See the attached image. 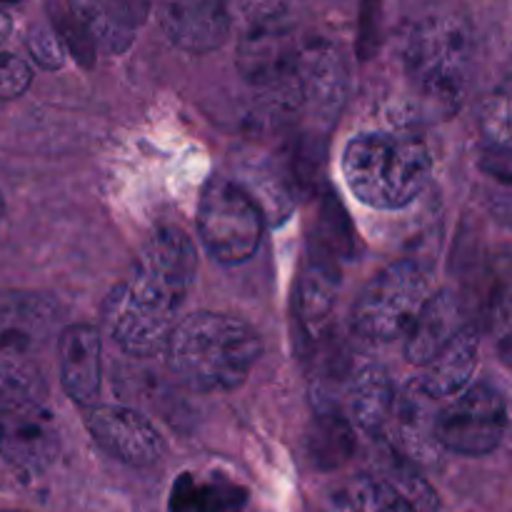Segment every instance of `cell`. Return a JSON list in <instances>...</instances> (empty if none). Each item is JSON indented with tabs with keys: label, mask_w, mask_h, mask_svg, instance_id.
<instances>
[{
	"label": "cell",
	"mask_w": 512,
	"mask_h": 512,
	"mask_svg": "<svg viewBox=\"0 0 512 512\" xmlns=\"http://www.w3.org/2000/svg\"><path fill=\"white\" fill-rule=\"evenodd\" d=\"M45 403V380L30 353L0 350V413Z\"/></svg>",
	"instance_id": "21"
},
{
	"label": "cell",
	"mask_w": 512,
	"mask_h": 512,
	"mask_svg": "<svg viewBox=\"0 0 512 512\" xmlns=\"http://www.w3.org/2000/svg\"><path fill=\"white\" fill-rule=\"evenodd\" d=\"M320 512H413L403 495L380 475L345 480L325 498Z\"/></svg>",
	"instance_id": "19"
},
{
	"label": "cell",
	"mask_w": 512,
	"mask_h": 512,
	"mask_svg": "<svg viewBox=\"0 0 512 512\" xmlns=\"http://www.w3.org/2000/svg\"><path fill=\"white\" fill-rule=\"evenodd\" d=\"M158 20L170 43L188 53H210L233 30L228 0H155Z\"/></svg>",
	"instance_id": "10"
},
{
	"label": "cell",
	"mask_w": 512,
	"mask_h": 512,
	"mask_svg": "<svg viewBox=\"0 0 512 512\" xmlns=\"http://www.w3.org/2000/svg\"><path fill=\"white\" fill-rule=\"evenodd\" d=\"M348 400L355 423L368 433H380L390 423L398 395L383 365H365L350 380Z\"/></svg>",
	"instance_id": "18"
},
{
	"label": "cell",
	"mask_w": 512,
	"mask_h": 512,
	"mask_svg": "<svg viewBox=\"0 0 512 512\" xmlns=\"http://www.w3.org/2000/svg\"><path fill=\"white\" fill-rule=\"evenodd\" d=\"M478 123L485 145L512 153V75L483 100Z\"/></svg>",
	"instance_id": "26"
},
{
	"label": "cell",
	"mask_w": 512,
	"mask_h": 512,
	"mask_svg": "<svg viewBox=\"0 0 512 512\" xmlns=\"http://www.w3.org/2000/svg\"><path fill=\"white\" fill-rule=\"evenodd\" d=\"M165 350L173 373L190 388L228 393L248 380L263 343L245 320L200 310L175 325Z\"/></svg>",
	"instance_id": "2"
},
{
	"label": "cell",
	"mask_w": 512,
	"mask_h": 512,
	"mask_svg": "<svg viewBox=\"0 0 512 512\" xmlns=\"http://www.w3.org/2000/svg\"><path fill=\"white\" fill-rule=\"evenodd\" d=\"M508 430V408L503 395L490 385H468L460 395L450 398L443 410H438L433 423L435 443L450 453L488 455L503 443Z\"/></svg>",
	"instance_id": "7"
},
{
	"label": "cell",
	"mask_w": 512,
	"mask_h": 512,
	"mask_svg": "<svg viewBox=\"0 0 512 512\" xmlns=\"http://www.w3.org/2000/svg\"><path fill=\"white\" fill-rule=\"evenodd\" d=\"M70 10L88 25L95 43L120 53L133 43V33L145 23L153 0H68Z\"/></svg>",
	"instance_id": "15"
},
{
	"label": "cell",
	"mask_w": 512,
	"mask_h": 512,
	"mask_svg": "<svg viewBox=\"0 0 512 512\" xmlns=\"http://www.w3.org/2000/svg\"><path fill=\"white\" fill-rule=\"evenodd\" d=\"M60 435L45 403L0 413V455L28 475L45 473L58 460Z\"/></svg>",
	"instance_id": "9"
},
{
	"label": "cell",
	"mask_w": 512,
	"mask_h": 512,
	"mask_svg": "<svg viewBox=\"0 0 512 512\" xmlns=\"http://www.w3.org/2000/svg\"><path fill=\"white\" fill-rule=\"evenodd\" d=\"M10 33H13V20H10L8 13L0 10V43H5Z\"/></svg>",
	"instance_id": "32"
},
{
	"label": "cell",
	"mask_w": 512,
	"mask_h": 512,
	"mask_svg": "<svg viewBox=\"0 0 512 512\" xmlns=\"http://www.w3.org/2000/svg\"><path fill=\"white\" fill-rule=\"evenodd\" d=\"M0 3H23V0H0Z\"/></svg>",
	"instance_id": "34"
},
{
	"label": "cell",
	"mask_w": 512,
	"mask_h": 512,
	"mask_svg": "<svg viewBox=\"0 0 512 512\" xmlns=\"http://www.w3.org/2000/svg\"><path fill=\"white\" fill-rule=\"evenodd\" d=\"M465 328L460 318V303L450 290L430 295L413 328L405 335V358L413 365H425Z\"/></svg>",
	"instance_id": "16"
},
{
	"label": "cell",
	"mask_w": 512,
	"mask_h": 512,
	"mask_svg": "<svg viewBox=\"0 0 512 512\" xmlns=\"http://www.w3.org/2000/svg\"><path fill=\"white\" fill-rule=\"evenodd\" d=\"M473 55V30L460 15H425L405 35L403 65L410 85L420 98L448 113L460 108L468 93Z\"/></svg>",
	"instance_id": "4"
},
{
	"label": "cell",
	"mask_w": 512,
	"mask_h": 512,
	"mask_svg": "<svg viewBox=\"0 0 512 512\" xmlns=\"http://www.w3.org/2000/svg\"><path fill=\"white\" fill-rule=\"evenodd\" d=\"M340 288L338 258L310 243L298 280V310L308 325H318L333 310Z\"/></svg>",
	"instance_id": "17"
},
{
	"label": "cell",
	"mask_w": 512,
	"mask_h": 512,
	"mask_svg": "<svg viewBox=\"0 0 512 512\" xmlns=\"http://www.w3.org/2000/svg\"><path fill=\"white\" fill-rule=\"evenodd\" d=\"M58 318V305L45 295H0V350L30 353V350L40 348L55 333Z\"/></svg>",
	"instance_id": "13"
},
{
	"label": "cell",
	"mask_w": 512,
	"mask_h": 512,
	"mask_svg": "<svg viewBox=\"0 0 512 512\" xmlns=\"http://www.w3.org/2000/svg\"><path fill=\"white\" fill-rule=\"evenodd\" d=\"M380 478L388 480V483L403 495V500L410 505L413 512H435L440 508V500L438 495H435V490L430 488L428 480H425L413 465L398 463V460H395V463L385 465Z\"/></svg>",
	"instance_id": "27"
},
{
	"label": "cell",
	"mask_w": 512,
	"mask_h": 512,
	"mask_svg": "<svg viewBox=\"0 0 512 512\" xmlns=\"http://www.w3.org/2000/svg\"><path fill=\"white\" fill-rule=\"evenodd\" d=\"M233 18H240L243 30L260 25L285 23L288 20L290 0H228Z\"/></svg>",
	"instance_id": "29"
},
{
	"label": "cell",
	"mask_w": 512,
	"mask_h": 512,
	"mask_svg": "<svg viewBox=\"0 0 512 512\" xmlns=\"http://www.w3.org/2000/svg\"><path fill=\"white\" fill-rule=\"evenodd\" d=\"M50 18H53V28L58 30L60 40L65 43L68 53L73 55L80 65L90 68V65L95 63V48H98V43H95L88 25L70 10V5L65 10L53 5V8H50Z\"/></svg>",
	"instance_id": "28"
},
{
	"label": "cell",
	"mask_w": 512,
	"mask_h": 512,
	"mask_svg": "<svg viewBox=\"0 0 512 512\" xmlns=\"http://www.w3.org/2000/svg\"><path fill=\"white\" fill-rule=\"evenodd\" d=\"M30 83H33L30 65L13 53H0V100L20 98Z\"/></svg>",
	"instance_id": "31"
},
{
	"label": "cell",
	"mask_w": 512,
	"mask_h": 512,
	"mask_svg": "<svg viewBox=\"0 0 512 512\" xmlns=\"http://www.w3.org/2000/svg\"><path fill=\"white\" fill-rule=\"evenodd\" d=\"M195 273L193 240L178 228L155 230L105 303L103 318L115 343L140 358L168 348Z\"/></svg>",
	"instance_id": "1"
},
{
	"label": "cell",
	"mask_w": 512,
	"mask_h": 512,
	"mask_svg": "<svg viewBox=\"0 0 512 512\" xmlns=\"http://www.w3.org/2000/svg\"><path fill=\"white\" fill-rule=\"evenodd\" d=\"M243 500V490L228 480H195L183 475L175 480L170 512H240Z\"/></svg>",
	"instance_id": "22"
},
{
	"label": "cell",
	"mask_w": 512,
	"mask_h": 512,
	"mask_svg": "<svg viewBox=\"0 0 512 512\" xmlns=\"http://www.w3.org/2000/svg\"><path fill=\"white\" fill-rule=\"evenodd\" d=\"M478 168L483 205L500 225L512 228V153L485 145Z\"/></svg>",
	"instance_id": "23"
},
{
	"label": "cell",
	"mask_w": 512,
	"mask_h": 512,
	"mask_svg": "<svg viewBox=\"0 0 512 512\" xmlns=\"http://www.w3.org/2000/svg\"><path fill=\"white\" fill-rule=\"evenodd\" d=\"M25 45H28V53L33 55L35 63L43 70H58L65 65V55H68V48L60 40L58 30L53 25H33L28 30V38H25Z\"/></svg>",
	"instance_id": "30"
},
{
	"label": "cell",
	"mask_w": 512,
	"mask_h": 512,
	"mask_svg": "<svg viewBox=\"0 0 512 512\" xmlns=\"http://www.w3.org/2000/svg\"><path fill=\"white\" fill-rule=\"evenodd\" d=\"M433 175L423 140L403 133H363L345 145L343 178L350 193L375 210L413 203Z\"/></svg>",
	"instance_id": "3"
},
{
	"label": "cell",
	"mask_w": 512,
	"mask_h": 512,
	"mask_svg": "<svg viewBox=\"0 0 512 512\" xmlns=\"http://www.w3.org/2000/svg\"><path fill=\"white\" fill-rule=\"evenodd\" d=\"M3 213H5V200L3 195H0V218H3Z\"/></svg>",
	"instance_id": "33"
},
{
	"label": "cell",
	"mask_w": 512,
	"mask_h": 512,
	"mask_svg": "<svg viewBox=\"0 0 512 512\" xmlns=\"http://www.w3.org/2000/svg\"><path fill=\"white\" fill-rule=\"evenodd\" d=\"M85 423L95 443L120 463L148 468L165 455L163 435L138 410L123 405H93Z\"/></svg>",
	"instance_id": "8"
},
{
	"label": "cell",
	"mask_w": 512,
	"mask_h": 512,
	"mask_svg": "<svg viewBox=\"0 0 512 512\" xmlns=\"http://www.w3.org/2000/svg\"><path fill=\"white\" fill-rule=\"evenodd\" d=\"M308 453L318 468L333 470L355 453V433L348 418L335 410H318L308 430Z\"/></svg>",
	"instance_id": "20"
},
{
	"label": "cell",
	"mask_w": 512,
	"mask_h": 512,
	"mask_svg": "<svg viewBox=\"0 0 512 512\" xmlns=\"http://www.w3.org/2000/svg\"><path fill=\"white\" fill-rule=\"evenodd\" d=\"M430 280L415 260H398L380 270L358 295L353 328L368 343H393L408 335L430 298Z\"/></svg>",
	"instance_id": "5"
},
{
	"label": "cell",
	"mask_w": 512,
	"mask_h": 512,
	"mask_svg": "<svg viewBox=\"0 0 512 512\" xmlns=\"http://www.w3.org/2000/svg\"><path fill=\"white\" fill-rule=\"evenodd\" d=\"M103 348L100 333L93 325H68L58 338L60 383L68 398L83 408H93L100 395L103 375Z\"/></svg>",
	"instance_id": "12"
},
{
	"label": "cell",
	"mask_w": 512,
	"mask_h": 512,
	"mask_svg": "<svg viewBox=\"0 0 512 512\" xmlns=\"http://www.w3.org/2000/svg\"><path fill=\"white\" fill-rule=\"evenodd\" d=\"M348 90V70L343 55L328 40H308L300 50L295 70V103L308 105L313 113L335 118L343 108Z\"/></svg>",
	"instance_id": "11"
},
{
	"label": "cell",
	"mask_w": 512,
	"mask_h": 512,
	"mask_svg": "<svg viewBox=\"0 0 512 512\" xmlns=\"http://www.w3.org/2000/svg\"><path fill=\"white\" fill-rule=\"evenodd\" d=\"M198 235L210 258L218 263H245L263 240V210L238 183L213 178L200 195Z\"/></svg>",
	"instance_id": "6"
},
{
	"label": "cell",
	"mask_w": 512,
	"mask_h": 512,
	"mask_svg": "<svg viewBox=\"0 0 512 512\" xmlns=\"http://www.w3.org/2000/svg\"><path fill=\"white\" fill-rule=\"evenodd\" d=\"M313 245L323 248L325 253L335 255V258H350L355 250V235L353 225H350L348 213H345L343 203L328 193L320 203L318 220H315V235L310 240Z\"/></svg>",
	"instance_id": "25"
},
{
	"label": "cell",
	"mask_w": 512,
	"mask_h": 512,
	"mask_svg": "<svg viewBox=\"0 0 512 512\" xmlns=\"http://www.w3.org/2000/svg\"><path fill=\"white\" fill-rule=\"evenodd\" d=\"M480 338L473 325H465L428 365H425L418 388L433 400H448L463 393L478 368Z\"/></svg>",
	"instance_id": "14"
},
{
	"label": "cell",
	"mask_w": 512,
	"mask_h": 512,
	"mask_svg": "<svg viewBox=\"0 0 512 512\" xmlns=\"http://www.w3.org/2000/svg\"><path fill=\"white\" fill-rule=\"evenodd\" d=\"M488 328L500 358L512 368V258L495 270L488 295Z\"/></svg>",
	"instance_id": "24"
}]
</instances>
